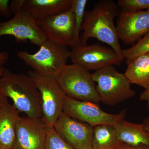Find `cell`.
Wrapping results in <instances>:
<instances>
[{
	"label": "cell",
	"instance_id": "obj_19",
	"mask_svg": "<svg viewBox=\"0 0 149 149\" xmlns=\"http://www.w3.org/2000/svg\"><path fill=\"white\" fill-rule=\"evenodd\" d=\"M149 52V33L141 38L132 47L122 50V55L128 64L133 60Z\"/></svg>",
	"mask_w": 149,
	"mask_h": 149
},
{
	"label": "cell",
	"instance_id": "obj_15",
	"mask_svg": "<svg viewBox=\"0 0 149 149\" xmlns=\"http://www.w3.org/2000/svg\"><path fill=\"white\" fill-rule=\"evenodd\" d=\"M19 111L8 102L0 107V148L13 149L16 136Z\"/></svg>",
	"mask_w": 149,
	"mask_h": 149
},
{
	"label": "cell",
	"instance_id": "obj_11",
	"mask_svg": "<svg viewBox=\"0 0 149 149\" xmlns=\"http://www.w3.org/2000/svg\"><path fill=\"white\" fill-rule=\"evenodd\" d=\"M73 8L37 21L38 26L47 40L73 47L74 26Z\"/></svg>",
	"mask_w": 149,
	"mask_h": 149
},
{
	"label": "cell",
	"instance_id": "obj_6",
	"mask_svg": "<svg viewBox=\"0 0 149 149\" xmlns=\"http://www.w3.org/2000/svg\"><path fill=\"white\" fill-rule=\"evenodd\" d=\"M28 74L40 93L42 120L48 126L54 127L63 112L66 95L56 78L43 76L33 70L28 71Z\"/></svg>",
	"mask_w": 149,
	"mask_h": 149
},
{
	"label": "cell",
	"instance_id": "obj_7",
	"mask_svg": "<svg viewBox=\"0 0 149 149\" xmlns=\"http://www.w3.org/2000/svg\"><path fill=\"white\" fill-rule=\"evenodd\" d=\"M63 112L93 127L108 125L115 128L118 123L125 119L127 110L125 109L119 113L111 114L102 110L95 103L78 100L66 96Z\"/></svg>",
	"mask_w": 149,
	"mask_h": 149
},
{
	"label": "cell",
	"instance_id": "obj_4",
	"mask_svg": "<svg viewBox=\"0 0 149 149\" xmlns=\"http://www.w3.org/2000/svg\"><path fill=\"white\" fill-rule=\"evenodd\" d=\"M100 102L113 106L133 97L136 93L124 73L109 65L92 73Z\"/></svg>",
	"mask_w": 149,
	"mask_h": 149
},
{
	"label": "cell",
	"instance_id": "obj_14",
	"mask_svg": "<svg viewBox=\"0 0 149 149\" xmlns=\"http://www.w3.org/2000/svg\"><path fill=\"white\" fill-rule=\"evenodd\" d=\"M75 0H24L23 9L41 20L73 8Z\"/></svg>",
	"mask_w": 149,
	"mask_h": 149
},
{
	"label": "cell",
	"instance_id": "obj_8",
	"mask_svg": "<svg viewBox=\"0 0 149 149\" xmlns=\"http://www.w3.org/2000/svg\"><path fill=\"white\" fill-rule=\"evenodd\" d=\"M70 59L72 63L89 71H97L109 65L119 66L124 61L114 50L98 44L72 48Z\"/></svg>",
	"mask_w": 149,
	"mask_h": 149
},
{
	"label": "cell",
	"instance_id": "obj_17",
	"mask_svg": "<svg viewBox=\"0 0 149 149\" xmlns=\"http://www.w3.org/2000/svg\"><path fill=\"white\" fill-rule=\"evenodd\" d=\"M124 74L131 85L146 89L149 87V59L148 55L138 57L128 63Z\"/></svg>",
	"mask_w": 149,
	"mask_h": 149
},
{
	"label": "cell",
	"instance_id": "obj_27",
	"mask_svg": "<svg viewBox=\"0 0 149 149\" xmlns=\"http://www.w3.org/2000/svg\"><path fill=\"white\" fill-rule=\"evenodd\" d=\"M7 102H8L7 98L0 94V107H2Z\"/></svg>",
	"mask_w": 149,
	"mask_h": 149
},
{
	"label": "cell",
	"instance_id": "obj_20",
	"mask_svg": "<svg viewBox=\"0 0 149 149\" xmlns=\"http://www.w3.org/2000/svg\"><path fill=\"white\" fill-rule=\"evenodd\" d=\"M87 3V0L74 1L73 8L74 14V46L72 48L80 45V32L84 21L85 8Z\"/></svg>",
	"mask_w": 149,
	"mask_h": 149
},
{
	"label": "cell",
	"instance_id": "obj_31",
	"mask_svg": "<svg viewBox=\"0 0 149 149\" xmlns=\"http://www.w3.org/2000/svg\"><path fill=\"white\" fill-rule=\"evenodd\" d=\"M0 149H5L1 148H0Z\"/></svg>",
	"mask_w": 149,
	"mask_h": 149
},
{
	"label": "cell",
	"instance_id": "obj_10",
	"mask_svg": "<svg viewBox=\"0 0 149 149\" xmlns=\"http://www.w3.org/2000/svg\"><path fill=\"white\" fill-rule=\"evenodd\" d=\"M56 132L74 149H93V127L63 112L54 125Z\"/></svg>",
	"mask_w": 149,
	"mask_h": 149
},
{
	"label": "cell",
	"instance_id": "obj_22",
	"mask_svg": "<svg viewBox=\"0 0 149 149\" xmlns=\"http://www.w3.org/2000/svg\"><path fill=\"white\" fill-rule=\"evenodd\" d=\"M117 3L120 11L124 12L149 10V0H118Z\"/></svg>",
	"mask_w": 149,
	"mask_h": 149
},
{
	"label": "cell",
	"instance_id": "obj_16",
	"mask_svg": "<svg viewBox=\"0 0 149 149\" xmlns=\"http://www.w3.org/2000/svg\"><path fill=\"white\" fill-rule=\"evenodd\" d=\"M118 140L123 144L132 146H149V132L143 123L125 120L120 121L115 127Z\"/></svg>",
	"mask_w": 149,
	"mask_h": 149
},
{
	"label": "cell",
	"instance_id": "obj_23",
	"mask_svg": "<svg viewBox=\"0 0 149 149\" xmlns=\"http://www.w3.org/2000/svg\"><path fill=\"white\" fill-rule=\"evenodd\" d=\"M24 1V0H14L11 2L10 7L12 14L14 15L23 9Z\"/></svg>",
	"mask_w": 149,
	"mask_h": 149
},
{
	"label": "cell",
	"instance_id": "obj_3",
	"mask_svg": "<svg viewBox=\"0 0 149 149\" xmlns=\"http://www.w3.org/2000/svg\"><path fill=\"white\" fill-rule=\"evenodd\" d=\"M35 54L19 51L17 57L38 74L56 78L70 57L68 47L47 40L40 46Z\"/></svg>",
	"mask_w": 149,
	"mask_h": 149
},
{
	"label": "cell",
	"instance_id": "obj_21",
	"mask_svg": "<svg viewBox=\"0 0 149 149\" xmlns=\"http://www.w3.org/2000/svg\"><path fill=\"white\" fill-rule=\"evenodd\" d=\"M45 149H74L56 132L53 126L47 125Z\"/></svg>",
	"mask_w": 149,
	"mask_h": 149
},
{
	"label": "cell",
	"instance_id": "obj_5",
	"mask_svg": "<svg viewBox=\"0 0 149 149\" xmlns=\"http://www.w3.org/2000/svg\"><path fill=\"white\" fill-rule=\"evenodd\" d=\"M56 80L68 97L96 104L100 102L92 73L79 65L67 64Z\"/></svg>",
	"mask_w": 149,
	"mask_h": 149
},
{
	"label": "cell",
	"instance_id": "obj_1",
	"mask_svg": "<svg viewBox=\"0 0 149 149\" xmlns=\"http://www.w3.org/2000/svg\"><path fill=\"white\" fill-rule=\"evenodd\" d=\"M120 12L117 3L112 0L99 1L92 9L85 11L80 45H86L89 39L95 38L110 46L123 60L114 22Z\"/></svg>",
	"mask_w": 149,
	"mask_h": 149
},
{
	"label": "cell",
	"instance_id": "obj_25",
	"mask_svg": "<svg viewBox=\"0 0 149 149\" xmlns=\"http://www.w3.org/2000/svg\"><path fill=\"white\" fill-rule=\"evenodd\" d=\"M118 149H149V146H132L125 144L121 143L118 147Z\"/></svg>",
	"mask_w": 149,
	"mask_h": 149
},
{
	"label": "cell",
	"instance_id": "obj_18",
	"mask_svg": "<svg viewBox=\"0 0 149 149\" xmlns=\"http://www.w3.org/2000/svg\"><path fill=\"white\" fill-rule=\"evenodd\" d=\"M121 143L118 139L114 127L108 125L93 127V149H118Z\"/></svg>",
	"mask_w": 149,
	"mask_h": 149
},
{
	"label": "cell",
	"instance_id": "obj_30",
	"mask_svg": "<svg viewBox=\"0 0 149 149\" xmlns=\"http://www.w3.org/2000/svg\"><path fill=\"white\" fill-rule=\"evenodd\" d=\"M147 55H148V58L149 59V52L147 54Z\"/></svg>",
	"mask_w": 149,
	"mask_h": 149
},
{
	"label": "cell",
	"instance_id": "obj_2",
	"mask_svg": "<svg viewBox=\"0 0 149 149\" xmlns=\"http://www.w3.org/2000/svg\"><path fill=\"white\" fill-rule=\"evenodd\" d=\"M0 94L11 99L19 112L28 117L42 118L40 93L28 74L6 69L0 78Z\"/></svg>",
	"mask_w": 149,
	"mask_h": 149
},
{
	"label": "cell",
	"instance_id": "obj_24",
	"mask_svg": "<svg viewBox=\"0 0 149 149\" xmlns=\"http://www.w3.org/2000/svg\"><path fill=\"white\" fill-rule=\"evenodd\" d=\"M140 100L141 101H144L147 102L148 109L149 111V87L145 89L140 96Z\"/></svg>",
	"mask_w": 149,
	"mask_h": 149
},
{
	"label": "cell",
	"instance_id": "obj_28",
	"mask_svg": "<svg viewBox=\"0 0 149 149\" xmlns=\"http://www.w3.org/2000/svg\"><path fill=\"white\" fill-rule=\"evenodd\" d=\"M147 130L149 132V117L146 118L144 119L143 122V123Z\"/></svg>",
	"mask_w": 149,
	"mask_h": 149
},
{
	"label": "cell",
	"instance_id": "obj_29",
	"mask_svg": "<svg viewBox=\"0 0 149 149\" xmlns=\"http://www.w3.org/2000/svg\"><path fill=\"white\" fill-rule=\"evenodd\" d=\"M6 68L3 66H0V78L3 76L6 70Z\"/></svg>",
	"mask_w": 149,
	"mask_h": 149
},
{
	"label": "cell",
	"instance_id": "obj_9",
	"mask_svg": "<svg viewBox=\"0 0 149 149\" xmlns=\"http://www.w3.org/2000/svg\"><path fill=\"white\" fill-rule=\"evenodd\" d=\"M4 35L13 36L19 42L29 40L39 47L47 40L37 20L23 9L13 15L8 21L0 22V37Z\"/></svg>",
	"mask_w": 149,
	"mask_h": 149
},
{
	"label": "cell",
	"instance_id": "obj_13",
	"mask_svg": "<svg viewBox=\"0 0 149 149\" xmlns=\"http://www.w3.org/2000/svg\"><path fill=\"white\" fill-rule=\"evenodd\" d=\"M119 40L133 46L149 32V10L133 12L120 11L116 20Z\"/></svg>",
	"mask_w": 149,
	"mask_h": 149
},
{
	"label": "cell",
	"instance_id": "obj_26",
	"mask_svg": "<svg viewBox=\"0 0 149 149\" xmlns=\"http://www.w3.org/2000/svg\"><path fill=\"white\" fill-rule=\"evenodd\" d=\"M9 54L7 52H0V66H2L8 60Z\"/></svg>",
	"mask_w": 149,
	"mask_h": 149
},
{
	"label": "cell",
	"instance_id": "obj_12",
	"mask_svg": "<svg viewBox=\"0 0 149 149\" xmlns=\"http://www.w3.org/2000/svg\"><path fill=\"white\" fill-rule=\"evenodd\" d=\"M47 129L41 118L19 116L13 149H45Z\"/></svg>",
	"mask_w": 149,
	"mask_h": 149
}]
</instances>
